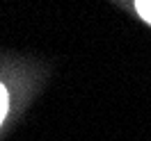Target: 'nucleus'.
I'll return each mask as SVG.
<instances>
[{
  "mask_svg": "<svg viewBox=\"0 0 151 141\" xmlns=\"http://www.w3.org/2000/svg\"><path fill=\"white\" fill-rule=\"evenodd\" d=\"M135 9H137V14L151 25V0H135Z\"/></svg>",
  "mask_w": 151,
  "mask_h": 141,
  "instance_id": "nucleus-1",
  "label": "nucleus"
},
{
  "mask_svg": "<svg viewBox=\"0 0 151 141\" xmlns=\"http://www.w3.org/2000/svg\"><path fill=\"white\" fill-rule=\"evenodd\" d=\"M7 107H9V100H7V89L0 84V123H2L5 114H7Z\"/></svg>",
  "mask_w": 151,
  "mask_h": 141,
  "instance_id": "nucleus-2",
  "label": "nucleus"
}]
</instances>
